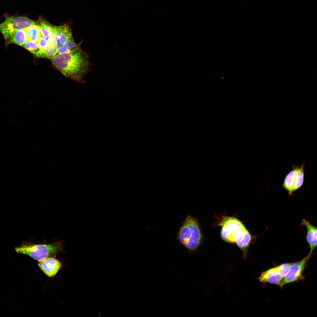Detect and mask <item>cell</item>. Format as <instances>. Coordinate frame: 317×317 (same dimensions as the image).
Here are the masks:
<instances>
[{"label": "cell", "instance_id": "cell-16", "mask_svg": "<svg viewBox=\"0 0 317 317\" xmlns=\"http://www.w3.org/2000/svg\"><path fill=\"white\" fill-rule=\"evenodd\" d=\"M28 40L37 42L41 34L39 27L37 25L31 26L25 29Z\"/></svg>", "mask_w": 317, "mask_h": 317}, {"label": "cell", "instance_id": "cell-20", "mask_svg": "<svg viewBox=\"0 0 317 317\" xmlns=\"http://www.w3.org/2000/svg\"><path fill=\"white\" fill-rule=\"evenodd\" d=\"M40 50L43 51L47 47L48 44V41L42 36L37 42Z\"/></svg>", "mask_w": 317, "mask_h": 317}, {"label": "cell", "instance_id": "cell-12", "mask_svg": "<svg viewBox=\"0 0 317 317\" xmlns=\"http://www.w3.org/2000/svg\"><path fill=\"white\" fill-rule=\"evenodd\" d=\"M27 40L25 29H22L14 32L5 42L7 45L13 43L22 46Z\"/></svg>", "mask_w": 317, "mask_h": 317}, {"label": "cell", "instance_id": "cell-8", "mask_svg": "<svg viewBox=\"0 0 317 317\" xmlns=\"http://www.w3.org/2000/svg\"><path fill=\"white\" fill-rule=\"evenodd\" d=\"M258 279L263 283H269L281 286L283 278L279 274L275 267L263 272Z\"/></svg>", "mask_w": 317, "mask_h": 317}, {"label": "cell", "instance_id": "cell-6", "mask_svg": "<svg viewBox=\"0 0 317 317\" xmlns=\"http://www.w3.org/2000/svg\"><path fill=\"white\" fill-rule=\"evenodd\" d=\"M311 254L309 253L301 260L292 263L289 272L283 278L281 287L303 279V271Z\"/></svg>", "mask_w": 317, "mask_h": 317}, {"label": "cell", "instance_id": "cell-1", "mask_svg": "<svg viewBox=\"0 0 317 317\" xmlns=\"http://www.w3.org/2000/svg\"><path fill=\"white\" fill-rule=\"evenodd\" d=\"M51 61L66 77L82 83L91 65L88 55L81 50L80 44L73 51L56 55Z\"/></svg>", "mask_w": 317, "mask_h": 317}, {"label": "cell", "instance_id": "cell-19", "mask_svg": "<svg viewBox=\"0 0 317 317\" xmlns=\"http://www.w3.org/2000/svg\"><path fill=\"white\" fill-rule=\"evenodd\" d=\"M292 263H286L281 264L276 267L279 274L284 278L289 272Z\"/></svg>", "mask_w": 317, "mask_h": 317}, {"label": "cell", "instance_id": "cell-3", "mask_svg": "<svg viewBox=\"0 0 317 317\" xmlns=\"http://www.w3.org/2000/svg\"><path fill=\"white\" fill-rule=\"evenodd\" d=\"M180 243L190 252H193L199 247L202 240V234L197 219L188 215L182 223L177 234Z\"/></svg>", "mask_w": 317, "mask_h": 317}, {"label": "cell", "instance_id": "cell-7", "mask_svg": "<svg viewBox=\"0 0 317 317\" xmlns=\"http://www.w3.org/2000/svg\"><path fill=\"white\" fill-rule=\"evenodd\" d=\"M38 265L41 269L48 277L54 276L61 267L60 262L53 257H49L39 261Z\"/></svg>", "mask_w": 317, "mask_h": 317}, {"label": "cell", "instance_id": "cell-18", "mask_svg": "<svg viewBox=\"0 0 317 317\" xmlns=\"http://www.w3.org/2000/svg\"><path fill=\"white\" fill-rule=\"evenodd\" d=\"M21 46L33 54L40 50L37 42L33 41L28 40Z\"/></svg>", "mask_w": 317, "mask_h": 317}, {"label": "cell", "instance_id": "cell-10", "mask_svg": "<svg viewBox=\"0 0 317 317\" xmlns=\"http://www.w3.org/2000/svg\"><path fill=\"white\" fill-rule=\"evenodd\" d=\"M72 36L71 31L68 25L55 26L53 36L58 48L63 45Z\"/></svg>", "mask_w": 317, "mask_h": 317}, {"label": "cell", "instance_id": "cell-11", "mask_svg": "<svg viewBox=\"0 0 317 317\" xmlns=\"http://www.w3.org/2000/svg\"><path fill=\"white\" fill-rule=\"evenodd\" d=\"M58 48L53 35L48 40V45L45 49L40 50L34 55L38 58L52 59L57 54Z\"/></svg>", "mask_w": 317, "mask_h": 317}, {"label": "cell", "instance_id": "cell-17", "mask_svg": "<svg viewBox=\"0 0 317 317\" xmlns=\"http://www.w3.org/2000/svg\"><path fill=\"white\" fill-rule=\"evenodd\" d=\"M79 45L75 43L72 36L63 45L58 48L57 54H62L73 51L76 49Z\"/></svg>", "mask_w": 317, "mask_h": 317}, {"label": "cell", "instance_id": "cell-5", "mask_svg": "<svg viewBox=\"0 0 317 317\" xmlns=\"http://www.w3.org/2000/svg\"><path fill=\"white\" fill-rule=\"evenodd\" d=\"M36 24V22L26 16H6L4 21L0 23V33L5 42L14 32Z\"/></svg>", "mask_w": 317, "mask_h": 317}, {"label": "cell", "instance_id": "cell-4", "mask_svg": "<svg viewBox=\"0 0 317 317\" xmlns=\"http://www.w3.org/2000/svg\"><path fill=\"white\" fill-rule=\"evenodd\" d=\"M15 249L18 253L26 254L39 261L47 257H55L57 253L62 251V246L60 242L45 244H35L24 242L15 247Z\"/></svg>", "mask_w": 317, "mask_h": 317}, {"label": "cell", "instance_id": "cell-15", "mask_svg": "<svg viewBox=\"0 0 317 317\" xmlns=\"http://www.w3.org/2000/svg\"><path fill=\"white\" fill-rule=\"evenodd\" d=\"M295 172L296 168L294 167L286 176L283 183V188L288 192L289 195H292L294 192L293 188Z\"/></svg>", "mask_w": 317, "mask_h": 317}, {"label": "cell", "instance_id": "cell-9", "mask_svg": "<svg viewBox=\"0 0 317 317\" xmlns=\"http://www.w3.org/2000/svg\"><path fill=\"white\" fill-rule=\"evenodd\" d=\"M301 225L305 226L307 229L306 240L310 249L309 253L312 254L317 245V227L304 219L302 220Z\"/></svg>", "mask_w": 317, "mask_h": 317}, {"label": "cell", "instance_id": "cell-13", "mask_svg": "<svg viewBox=\"0 0 317 317\" xmlns=\"http://www.w3.org/2000/svg\"><path fill=\"white\" fill-rule=\"evenodd\" d=\"M36 25L40 29L41 35L48 41L53 35L55 26L51 24L44 19L40 18Z\"/></svg>", "mask_w": 317, "mask_h": 317}, {"label": "cell", "instance_id": "cell-14", "mask_svg": "<svg viewBox=\"0 0 317 317\" xmlns=\"http://www.w3.org/2000/svg\"><path fill=\"white\" fill-rule=\"evenodd\" d=\"M296 172L294 180L293 188L294 192L300 188L302 185L304 180V168L303 164L300 166L295 167Z\"/></svg>", "mask_w": 317, "mask_h": 317}, {"label": "cell", "instance_id": "cell-2", "mask_svg": "<svg viewBox=\"0 0 317 317\" xmlns=\"http://www.w3.org/2000/svg\"><path fill=\"white\" fill-rule=\"evenodd\" d=\"M218 225L221 227L222 239L228 243H235L242 251L244 259L247 258L252 237L244 225L235 217L225 216Z\"/></svg>", "mask_w": 317, "mask_h": 317}]
</instances>
